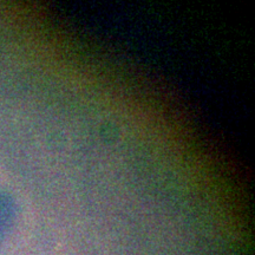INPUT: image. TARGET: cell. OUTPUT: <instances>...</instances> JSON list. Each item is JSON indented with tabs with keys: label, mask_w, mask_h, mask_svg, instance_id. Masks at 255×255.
<instances>
[{
	"label": "cell",
	"mask_w": 255,
	"mask_h": 255,
	"mask_svg": "<svg viewBox=\"0 0 255 255\" xmlns=\"http://www.w3.org/2000/svg\"><path fill=\"white\" fill-rule=\"evenodd\" d=\"M12 221V210L11 207L0 200V239L5 235Z\"/></svg>",
	"instance_id": "1"
}]
</instances>
